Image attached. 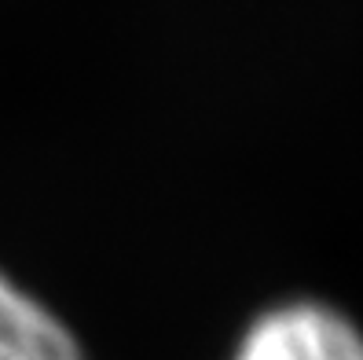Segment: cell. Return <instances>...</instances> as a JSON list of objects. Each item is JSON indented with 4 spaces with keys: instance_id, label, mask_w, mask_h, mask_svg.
<instances>
[{
    "instance_id": "cell-1",
    "label": "cell",
    "mask_w": 363,
    "mask_h": 360,
    "mask_svg": "<svg viewBox=\"0 0 363 360\" xmlns=\"http://www.w3.org/2000/svg\"><path fill=\"white\" fill-rule=\"evenodd\" d=\"M231 360H363V331L327 302L294 298L253 316Z\"/></svg>"
},
{
    "instance_id": "cell-2",
    "label": "cell",
    "mask_w": 363,
    "mask_h": 360,
    "mask_svg": "<svg viewBox=\"0 0 363 360\" xmlns=\"http://www.w3.org/2000/svg\"><path fill=\"white\" fill-rule=\"evenodd\" d=\"M0 360H92L77 331L0 265Z\"/></svg>"
}]
</instances>
